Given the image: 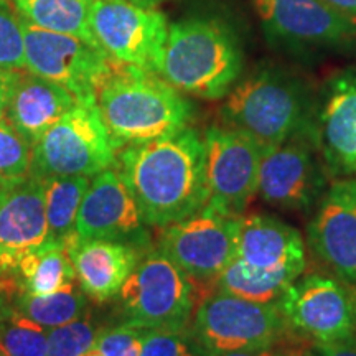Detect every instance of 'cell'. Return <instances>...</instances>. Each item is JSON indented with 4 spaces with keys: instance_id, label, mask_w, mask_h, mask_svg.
Segmentation results:
<instances>
[{
    "instance_id": "obj_1",
    "label": "cell",
    "mask_w": 356,
    "mask_h": 356,
    "mask_svg": "<svg viewBox=\"0 0 356 356\" xmlns=\"http://www.w3.org/2000/svg\"><path fill=\"white\" fill-rule=\"evenodd\" d=\"M118 170L147 226L162 229L207 204L204 142L193 127L124 147L118 155Z\"/></svg>"
},
{
    "instance_id": "obj_2",
    "label": "cell",
    "mask_w": 356,
    "mask_h": 356,
    "mask_svg": "<svg viewBox=\"0 0 356 356\" xmlns=\"http://www.w3.org/2000/svg\"><path fill=\"white\" fill-rule=\"evenodd\" d=\"M96 104L118 150L180 132L193 115L190 101L159 74L115 61Z\"/></svg>"
},
{
    "instance_id": "obj_3",
    "label": "cell",
    "mask_w": 356,
    "mask_h": 356,
    "mask_svg": "<svg viewBox=\"0 0 356 356\" xmlns=\"http://www.w3.org/2000/svg\"><path fill=\"white\" fill-rule=\"evenodd\" d=\"M307 269L300 231L274 216H241L234 257L215 280V289L241 299L275 304Z\"/></svg>"
},
{
    "instance_id": "obj_4",
    "label": "cell",
    "mask_w": 356,
    "mask_h": 356,
    "mask_svg": "<svg viewBox=\"0 0 356 356\" xmlns=\"http://www.w3.org/2000/svg\"><path fill=\"white\" fill-rule=\"evenodd\" d=\"M243 66L241 44L228 25L190 17L168 25L157 74L184 95L215 101L229 95Z\"/></svg>"
},
{
    "instance_id": "obj_5",
    "label": "cell",
    "mask_w": 356,
    "mask_h": 356,
    "mask_svg": "<svg viewBox=\"0 0 356 356\" xmlns=\"http://www.w3.org/2000/svg\"><path fill=\"white\" fill-rule=\"evenodd\" d=\"M225 126L267 149L296 137L314 139L315 113L309 91L287 71L262 66L234 84L221 108Z\"/></svg>"
},
{
    "instance_id": "obj_6",
    "label": "cell",
    "mask_w": 356,
    "mask_h": 356,
    "mask_svg": "<svg viewBox=\"0 0 356 356\" xmlns=\"http://www.w3.org/2000/svg\"><path fill=\"white\" fill-rule=\"evenodd\" d=\"M197 284L160 249L145 251L119 299L124 323L142 330L188 328L200 304Z\"/></svg>"
},
{
    "instance_id": "obj_7",
    "label": "cell",
    "mask_w": 356,
    "mask_h": 356,
    "mask_svg": "<svg viewBox=\"0 0 356 356\" xmlns=\"http://www.w3.org/2000/svg\"><path fill=\"white\" fill-rule=\"evenodd\" d=\"M118 152L96 102H78L32 145L30 173L91 178L118 168Z\"/></svg>"
},
{
    "instance_id": "obj_8",
    "label": "cell",
    "mask_w": 356,
    "mask_h": 356,
    "mask_svg": "<svg viewBox=\"0 0 356 356\" xmlns=\"http://www.w3.org/2000/svg\"><path fill=\"white\" fill-rule=\"evenodd\" d=\"M190 327L211 355L270 348L289 332L277 302H252L218 289L200 300Z\"/></svg>"
},
{
    "instance_id": "obj_9",
    "label": "cell",
    "mask_w": 356,
    "mask_h": 356,
    "mask_svg": "<svg viewBox=\"0 0 356 356\" xmlns=\"http://www.w3.org/2000/svg\"><path fill=\"white\" fill-rule=\"evenodd\" d=\"M277 307L289 330L312 345L356 338V289L338 277L302 274L287 287Z\"/></svg>"
},
{
    "instance_id": "obj_10",
    "label": "cell",
    "mask_w": 356,
    "mask_h": 356,
    "mask_svg": "<svg viewBox=\"0 0 356 356\" xmlns=\"http://www.w3.org/2000/svg\"><path fill=\"white\" fill-rule=\"evenodd\" d=\"M89 29L96 47L115 63L157 74L168 22L157 8L127 0H92Z\"/></svg>"
},
{
    "instance_id": "obj_11",
    "label": "cell",
    "mask_w": 356,
    "mask_h": 356,
    "mask_svg": "<svg viewBox=\"0 0 356 356\" xmlns=\"http://www.w3.org/2000/svg\"><path fill=\"white\" fill-rule=\"evenodd\" d=\"M22 24L26 71L68 89L78 102H96L97 88L113 60L83 38L38 29L24 19Z\"/></svg>"
},
{
    "instance_id": "obj_12",
    "label": "cell",
    "mask_w": 356,
    "mask_h": 356,
    "mask_svg": "<svg viewBox=\"0 0 356 356\" xmlns=\"http://www.w3.org/2000/svg\"><path fill=\"white\" fill-rule=\"evenodd\" d=\"M267 42L287 53H315L346 47L356 22L323 0H252Z\"/></svg>"
},
{
    "instance_id": "obj_13",
    "label": "cell",
    "mask_w": 356,
    "mask_h": 356,
    "mask_svg": "<svg viewBox=\"0 0 356 356\" xmlns=\"http://www.w3.org/2000/svg\"><path fill=\"white\" fill-rule=\"evenodd\" d=\"M241 216L204 207L195 215L162 228L159 249L195 284H210L234 257Z\"/></svg>"
},
{
    "instance_id": "obj_14",
    "label": "cell",
    "mask_w": 356,
    "mask_h": 356,
    "mask_svg": "<svg viewBox=\"0 0 356 356\" xmlns=\"http://www.w3.org/2000/svg\"><path fill=\"white\" fill-rule=\"evenodd\" d=\"M207 157V204L231 216H243L257 195L264 147L241 131L211 126L203 134Z\"/></svg>"
},
{
    "instance_id": "obj_15",
    "label": "cell",
    "mask_w": 356,
    "mask_h": 356,
    "mask_svg": "<svg viewBox=\"0 0 356 356\" xmlns=\"http://www.w3.org/2000/svg\"><path fill=\"white\" fill-rule=\"evenodd\" d=\"M309 136L296 137L262 152L257 195L277 210L309 211L327 191V178Z\"/></svg>"
},
{
    "instance_id": "obj_16",
    "label": "cell",
    "mask_w": 356,
    "mask_h": 356,
    "mask_svg": "<svg viewBox=\"0 0 356 356\" xmlns=\"http://www.w3.org/2000/svg\"><path fill=\"white\" fill-rule=\"evenodd\" d=\"M307 244L335 277L356 289V177L328 186L307 226Z\"/></svg>"
},
{
    "instance_id": "obj_17",
    "label": "cell",
    "mask_w": 356,
    "mask_h": 356,
    "mask_svg": "<svg viewBox=\"0 0 356 356\" xmlns=\"http://www.w3.org/2000/svg\"><path fill=\"white\" fill-rule=\"evenodd\" d=\"M136 198L118 168L91 178L79 207L74 231L81 239H113L149 251V231Z\"/></svg>"
},
{
    "instance_id": "obj_18",
    "label": "cell",
    "mask_w": 356,
    "mask_h": 356,
    "mask_svg": "<svg viewBox=\"0 0 356 356\" xmlns=\"http://www.w3.org/2000/svg\"><path fill=\"white\" fill-rule=\"evenodd\" d=\"M48 241L42 178H0V277L15 275L19 262Z\"/></svg>"
},
{
    "instance_id": "obj_19",
    "label": "cell",
    "mask_w": 356,
    "mask_h": 356,
    "mask_svg": "<svg viewBox=\"0 0 356 356\" xmlns=\"http://www.w3.org/2000/svg\"><path fill=\"white\" fill-rule=\"evenodd\" d=\"M314 142L335 177H356V73L328 81L314 121Z\"/></svg>"
},
{
    "instance_id": "obj_20",
    "label": "cell",
    "mask_w": 356,
    "mask_h": 356,
    "mask_svg": "<svg viewBox=\"0 0 356 356\" xmlns=\"http://www.w3.org/2000/svg\"><path fill=\"white\" fill-rule=\"evenodd\" d=\"M76 280L88 299L104 304L115 299L144 254L137 246L113 239H81L74 233L65 243Z\"/></svg>"
},
{
    "instance_id": "obj_21",
    "label": "cell",
    "mask_w": 356,
    "mask_h": 356,
    "mask_svg": "<svg viewBox=\"0 0 356 356\" xmlns=\"http://www.w3.org/2000/svg\"><path fill=\"white\" fill-rule=\"evenodd\" d=\"M76 104L74 96L60 84L37 74L22 73L13 89L6 119L33 145Z\"/></svg>"
},
{
    "instance_id": "obj_22",
    "label": "cell",
    "mask_w": 356,
    "mask_h": 356,
    "mask_svg": "<svg viewBox=\"0 0 356 356\" xmlns=\"http://www.w3.org/2000/svg\"><path fill=\"white\" fill-rule=\"evenodd\" d=\"M20 291L33 296H50L76 282L73 261L63 243L48 241L19 262L15 270Z\"/></svg>"
},
{
    "instance_id": "obj_23",
    "label": "cell",
    "mask_w": 356,
    "mask_h": 356,
    "mask_svg": "<svg viewBox=\"0 0 356 356\" xmlns=\"http://www.w3.org/2000/svg\"><path fill=\"white\" fill-rule=\"evenodd\" d=\"M92 0H12L19 15L29 24L50 32L73 35L95 43L89 29Z\"/></svg>"
},
{
    "instance_id": "obj_24",
    "label": "cell",
    "mask_w": 356,
    "mask_h": 356,
    "mask_svg": "<svg viewBox=\"0 0 356 356\" xmlns=\"http://www.w3.org/2000/svg\"><path fill=\"white\" fill-rule=\"evenodd\" d=\"M10 300L22 315L48 330L73 322L89 310L88 297L79 287L78 280L50 296H33L19 289L12 293Z\"/></svg>"
},
{
    "instance_id": "obj_25",
    "label": "cell",
    "mask_w": 356,
    "mask_h": 356,
    "mask_svg": "<svg viewBox=\"0 0 356 356\" xmlns=\"http://www.w3.org/2000/svg\"><path fill=\"white\" fill-rule=\"evenodd\" d=\"M44 186L48 239L66 243L76 231V216L91 178L89 177H48Z\"/></svg>"
},
{
    "instance_id": "obj_26",
    "label": "cell",
    "mask_w": 356,
    "mask_h": 356,
    "mask_svg": "<svg viewBox=\"0 0 356 356\" xmlns=\"http://www.w3.org/2000/svg\"><path fill=\"white\" fill-rule=\"evenodd\" d=\"M19 289H0V348L7 356H47L48 328L15 309L10 296Z\"/></svg>"
},
{
    "instance_id": "obj_27",
    "label": "cell",
    "mask_w": 356,
    "mask_h": 356,
    "mask_svg": "<svg viewBox=\"0 0 356 356\" xmlns=\"http://www.w3.org/2000/svg\"><path fill=\"white\" fill-rule=\"evenodd\" d=\"M102 330L92 318L91 310L73 322L51 328L48 333L47 356H84L96 343Z\"/></svg>"
},
{
    "instance_id": "obj_28",
    "label": "cell",
    "mask_w": 356,
    "mask_h": 356,
    "mask_svg": "<svg viewBox=\"0 0 356 356\" xmlns=\"http://www.w3.org/2000/svg\"><path fill=\"white\" fill-rule=\"evenodd\" d=\"M140 356H213L188 328L145 330Z\"/></svg>"
},
{
    "instance_id": "obj_29",
    "label": "cell",
    "mask_w": 356,
    "mask_h": 356,
    "mask_svg": "<svg viewBox=\"0 0 356 356\" xmlns=\"http://www.w3.org/2000/svg\"><path fill=\"white\" fill-rule=\"evenodd\" d=\"M32 144L7 119H0V178L22 177L30 172Z\"/></svg>"
},
{
    "instance_id": "obj_30",
    "label": "cell",
    "mask_w": 356,
    "mask_h": 356,
    "mask_svg": "<svg viewBox=\"0 0 356 356\" xmlns=\"http://www.w3.org/2000/svg\"><path fill=\"white\" fill-rule=\"evenodd\" d=\"M0 68L20 71L25 63V33L20 17L0 2Z\"/></svg>"
},
{
    "instance_id": "obj_31",
    "label": "cell",
    "mask_w": 356,
    "mask_h": 356,
    "mask_svg": "<svg viewBox=\"0 0 356 356\" xmlns=\"http://www.w3.org/2000/svg\"><path fill=\"white\" fill-rule=\"evenodd\" d=\"M144 332L142 328L122 322L102 328L95 345L101 356H140Z\"/></svg>"
},
{
    "instance_id": "obj_32",
    "label": "cell",
    "mask_w": 356,
    "mask_h": 356,
    "mask_svg": "<svg viewBox=\"0 0 356 356\" xmlns=\"http://www.w3.org/2000/svg\"><path fill=\"white\" fill-rule=\"evenodd\" d=\"M22 71L0 68V119H6L13 89L17 86Z\"/></svg>"
},
{
    "instance_id": "obj_33",
    "label": "cell",
    "mask_w": 356,
    "mask_h": 356,
    "mask_svg": "<svg viewBox=\"0 0 356 356\" xmlns=\"http://www.w3.org/2000/svg\"><path fill=\"white\" fill-rule=\"evenodd\" d=\"M310 351L315 356H356V338L338 343L312 345Z\"/></svg>"
},
{
    "instance_id": "obj_34",
    "label": "cell",
    "mask_w": 356,
    "mask_h": 356,
    "mask_svg": "<svg viewBox=\"0 0 356 356\" xmlns=\"http://www.w3.org/2000/svg\"><path fill=\"white\" fill-rule=\"evenodd\" d=\"M323 2L335 8L337 12H340L341 15L356 22V0H323Z\"/></svg>"
},
{
    "instance_id": "obj_35",
    "label": "cell",
    "mask_w": 356,
    "mask_h": 356,
    "mask_svg": "<svg viewBox=\"0 0 356 356\" xmlns=\"http://www.w3.org/2000/svg\"><path fill=\"white\" fill-rule=\"evenodd\" d=\"M280 351L275 346L259 350H241V351H228V353H220L213 356H279Z\"/></svg>"
},
{
    "instance_id": "obj_36",
    "label": "cell",
    "mask_w": 356,
    "mask_h": 356,
    "mask_svg": "<svg viewBox=\"0 0 356 356\" xmlns=\"http://www.w3.org/2000/svg\"><path fill=\"white\" fill-rule=\"evenodd\" d=\"M127 2L136 3V6L140 7H150V8H157L159 3L165 2V0H127Z\"/></svg>"
},
{
    "instance_id": "obj_37",
    "label": "cell",
    "mask_w": 356,
    "mask_h": 356,
    "mask_svg": "<svg viewBox=\"0 0 356 356\" xmlns=\"http://www.w3.org/2000/svg\"><path fill=\"white\" fill-rule=\"evenodd\" d=\"M279 356H315L312 351H287V353H284V351H280Z\"/></svg>"
},
{
    "instance_id": "obj_38",
    "label": "cell",
    "mask_w": 356,
    "mask_h": 356,
    "mask_svg": "<svg viewBox=\"0 0 356 356\" xmlns=\"http://www.w3.org/2000/svg\"><path fill=\"white\" fill-rule=\"evenodd\" d=\"M0 356H7L6 353H3V350H2V348H0Z\"/></svg>"
}]
</instances>
